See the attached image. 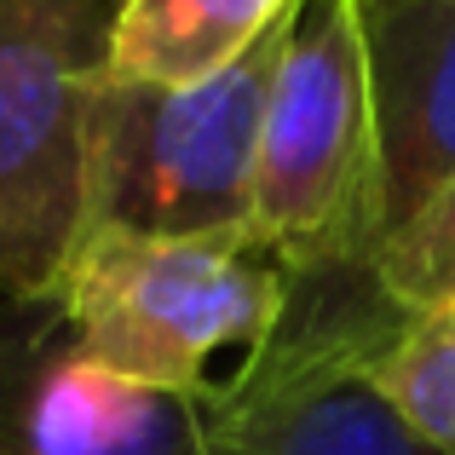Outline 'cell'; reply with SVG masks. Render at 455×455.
<instances>
[{"instance_id": "1", "label": "cell", "mask_w": 455, "mask_h": 455, "mask_svg": "<svg viewBox=\"0 0 455 455\" xmlns=\"http://www.w3.org/2000/svg\"><path fill=\"white\" fill-rule=\"evenodd\" d=\"M289 294L294 277L259 243L87 231L52 300L104 375L208 398V363L231 346L254 352L283 323Z\"/></svg>"}, {"instance_id": "2", "label": "cell", "mask_w": 455, "mask_h": 455, "mask_svg": "<svg viewBox=\"0 0 455 455\" xmlns=\"http://www.w3.org/2000/svg\"><path fill=\"white\" fill-rule=\"evenodd\" d=\"M254 243L289 277L369 266L380 248V145L357 0H294L254 173Z\"/></svg>"}, {"instance_id": "3", "label": "cell", "mask_w": 455, "mask_h": 455, "mask_svg": "<svg viewBox=\"0 0 455 455\" xmlns=\"http://www.w3.org/2000/svg\"><path fill=\"white\" fill-rule=\"evenodd\" d=\"M283 29L196 87L104 76L92 104L87 231L254 243V173Z\"/></svg>"}, {"instance_id": "4", "label": "cell", "mask_w": 455, "mask_h": 455, "mask_svg": "<svg viewBox=\"0 0 455 455\" xmlns=\"http://www.w3.org/2000/svg\"><path fill=\"white\" fill-rule=\"evenodd\" d=\"M403 317L369 266L294 277L283 323L196 403L202 455H450L369 375Z\"/></svg>"}, {"instance_id": "5", "label": "cell", "mask_w": 455, "mask_h": 455, "mask_svg": "<svg viewBox=\"0 0 455 455\" xmlns=\"http://www.w3.org/2000/svg\"><path fill=\"white\" fill-rule=\"evenodd\" d=\"M116 12L122 0H0V300H52L87 236Z\"/></svg>"}, {"instance_id": "6", "label": "cell", "mask_w": 455, "mask_h": 455, "mask_svg": "<svg viewBox=\"0 0 455 455\" xmlns=\"http://www.w3.org/2000/svg\"><path fill=\"white\" fill-rule=\"evenodd\" d=\"M196 403L104 375L58 300H0V455H202Z\"/></svg>"}, {"instance_id": "7", "label": "cell", "mask_w": 455, "mask_h": 455, "mask_svg": "<svg viewBox=\"0 0 455 455\" xmlns=\"http://www.w3.org/2000/svg\"><path fill=\"white\" fill-rule=\"evenodd\" d=\"M380 145V243L455 179V0H357Z\"/></svg>"}, {"instance_id": "8", "label": "cell", "mask_w": 455, "mask_h": 455, "mask_svg": "<svg viewBox=\"0 0 455 455\" xmlns=\"http://www.w3.org/2000/svg\"><path fill=\"white\" fill-rule=\"evenodd\" d=\"M294 0H122L110 29V81L196 87L283 29Z\"/></svg>"}, {"instance_id": "9", "label": "cell", "mask_w": 455, "mask_h": 455, "mask_svg": "<svg viewBox=\"0 0 455 455\" xmlns=\"http://www.w3.org/2000/svg\"><path fill=\"white\" fill-rule=\"evenodd\" d=\"M369 375L427 444L455 455V306L403 317Z\"/></svg>"}, {"instance_id": "10", "label": "cell", "mask_w": 455, "mask_h": 455, "mask_svg": "<svg viewBox=\"0 0 455 455\" xmlns=\"http://www.w3.org/2000/svg\"><path fill=\"white\" fill-rule=\"evenodd\" d=\"M369 271H375L380 294L410 317L455 306V179L375 248Z\"/></svg>"}]
</instances>
